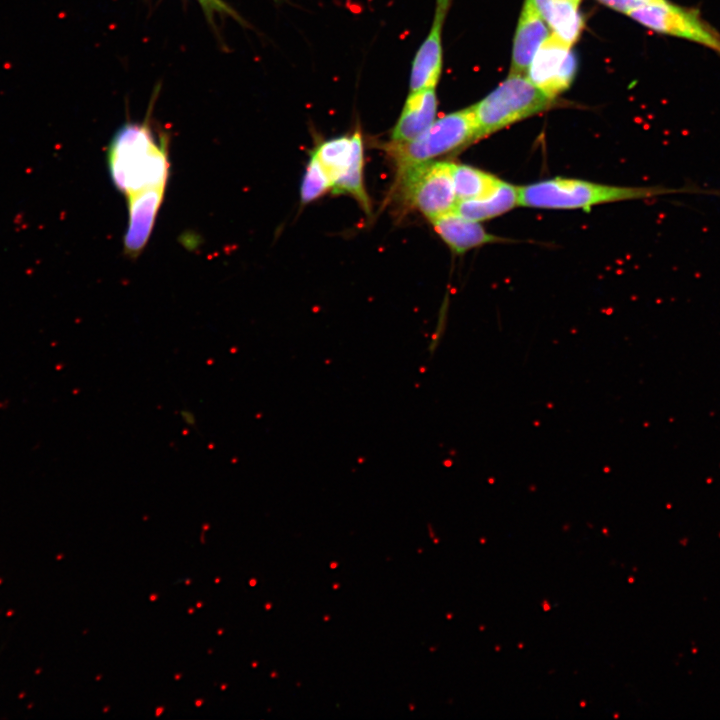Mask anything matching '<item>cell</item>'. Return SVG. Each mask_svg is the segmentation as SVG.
Instances as JSON below:
<instances>
[{
  "instance_id": "obj_1",
  "label": "cell",
  "mask_w": 720,
  "mask_h": 720,
  "mask_svg": "<svg viewBox=\"0 0 720 720\" xmlns=\"http://www.w3.org/2000/svg\"><path fill=\"white\" fill-rule=\"evenodd\" d=\"M107 161L114 186L127 198L145 190L166 188L168 142L156 139L147 122H126L113 135Z\"/></svg>"
},
{
  "instance_id": "obj_2",
  "label": "cell",
  "mask_w": 720,
  "mask_h": 720,
  "mask_svg": "<svg viewBox=\"0 0 720 720\" xmlns=\"http://www.w3.org/2000/svg\"><path fill=\"white\" fill-rule=\"evenodd\" d=\"M678 193H709L694 186L669 188L657 186H618L581 179L555 177L519 186L520 206L553 209L584 210L605 203L646 200Z\"/></svg>"
},
{
  "instance_id": "obj_3",
  "label": "cell",
  "mask_w": 720,
  "mask_h": 720,
  "mask_svg": "<svg viewBox=\"0 0 720 720\" xmlns=\"http://www.w3.org/2000/svg\"><path fill=\"white\" fill-rule=\"evenodd\" d=\"M477 141V125L472 106L444 115L413 140L384 145L397 171L434 161Z\"/></svg>"
},
{
  "instance_id": "obj_4",
  "label": "cell",
  "mask_w": 720,
  "mask_h": 720,
  "mask_svg": "<svg viewBox=\"0 0 720 720\" xmlns=\"http://www.w3.org/2000/svg\"><path fill=\"white\" fill-rule=\"evenodd\" d=\"M552 98L524 74H509L492 92L472 106L477 140L547 110Z\"/></svg>"
},
{
  "instance_id": "obj_5",
  "label": "cell",
  "mask_w": 720,
  "mask_h": 720,
  "mask_svg": "<svg viewBox=\"0 0 720 720\" xmlns=\"http://www.w3.org/2000/svg\"><path fill=\"white\" fill-rule=\"evenodd\" d=\"M402 199L429 220L455 209L458 202L452 163L430 161L398 173Z\"/></svg>"
},
{
  "instance_id": "obj_6",
  "label": "cell",
  "mask_w": 720,
  "mask_h": 720,
  "mask_svg": "<svg viewBox=\"0 0 720 720\" xmlns=\"http://www.w3.org/2000/svg\"><path fill=\"white\" fill-rule=\"evenodd\" d=\"M628 16L656 33L697 43L720 56V33L704 20L697 9L665 0L640 5L630 11Z\"/></svg>"
},
{
  "instance_id": "obj_7",
  "label": "cell",
  "mask_w": 720,
  "mask_h": 720,
  "mask_svg": "<svg viewBox=\"0 0 720 720\" xmlns=\"http://www.w3.org/2000/svg\"><path fill=\"white\" fill-rule=\"evenodd\" d=\"M571 47L550 33L526 71L528 79L552 99L567 90L575 78L577 61Z\"/></svg>"
},
{
  "instance_id": "obj_8",
  "label": "cell",
  "mask_w": 720,
  "mask_h": 720,
  "mask_svg": "<svg viewBox=\"0 0 720 720\" xmlns=\"http://www.w3.org/2000/svg\"><path fill=\"white\" fill-rule=\"evenodd\" d=\"M452 0H436L430 31L411 66L410 91L435 88L442 70V28Z\"/></svg>"
},
{
  "instance_id": "obj_9",
  "label": "cell",
  "mask_w": 720,
  "mask_h": 720,
  "mask_svg": "<svg viewBox=\"0 0 720 720\" xmlns=\"http://www.w3.org/2000/svg\"><path fill=\"white\" fill-rule=\"evenodd\" d=\"M164 193V188H154L128 197L129 219L124 249L129 256H137L148 242Z\"/></svg>"
},
{
  "instance_id": "obj_10",
  "label": "cell",
  "mask_w": 720,
  "mask_h": 720,
  "mask_svg": "<svg viewBox=\"0 0 720 720\" xmlns=\"http://www.w3.org/2000/svg\"><path fill=\"white\" fill-rule=\"evenodd\" d=\"M550 35L549 27L531 0H525L516 27L509 74H524L542 45Z\"/></svg>"
},
{
  "instance_id": "obj_11",
  "label": "cell",
  "mask_w": 720,
  "mask_h": 720,
  "mask_svg": "<svg viewBox=\"0 0 720 720\" xmlns=\"http://www.w3.org/2000/svg\"><path fill=\"white\" fill-rule=\"evenodd\" d=\"M437 106L435 88L410 91L392 129L391 142H407L422 134L435 121Z\"/></svg>"
},
{
  "instance_id": "obj_12",
  "label": "cell",
  "mask_w": 720,
  "mask_h": 720,
  "mask_svg": "<svg viewBox=\"0 0 720 720\" xmlns=\"http://www.w3.org/2000/svg\"><path fill=\"white\" fill-rule=\"evenodd\" d=\"M430 222L440 238L457 255L485 244L502 241L487 232L480 222L468 219L455 210L436 217Z\"/></svg>"
},
{
  "instance_id": "obj_13",
  "label": "cell",
  "mask_w": 720,
  "mask_h": 720,
  "mask_svg": "<svg viewBox=\"0 0 720 720\" xmlns=\"http://www.w3.org/2000/svg\"><path fill=\"white\" fill-rule=\"evenodd\" d=\"M517 206H520L519 186L502 180L487 196L459 200L454 210L468 219L481 222L498 217Z\"/></svg>"
},
{
  "instance_id": "obj_14",
  "label": "cell",
  "mask_w": 720,
  "mask_h": 720,
  "mask_svg": "<svg viewBox=\"0 0 720 720\" xmlns=\"http://www.w3.org/2000/svg\"><path fill=\"white\" fill-rule=\"evenodd\" d=\"M551 32L569 45L579 38L584 22L571 0H531Z\"/></svg>"
},
{
  "instance_id": "obj_15",
  "label": "cell",
  "mask_w": 720,
  "mask_h": 720,
  "mask_svg": "<svg viewBox=\"0 0 720 720\" xmlns=\"http://www.w3.org/2000/svg\"><path fill=\"white\" fill-rule=\"evenodd\" d=\"M355 142V132L319 144L312 152L331 181V187L349 167Z\"/></svg>"
},
{
  "instance_id": "obj_16",
  "label": "cell",
  "mask_w": 720,
  "mask_h": 720,
  "mask_svg": "<svg viewBox=\"0 0 720 720\" xmlns=\"http://www.w3.org/2000/svg\"><path fill=\"white\" fill-rule=\"evenodd\" d=\"M452 171L458 201L487 196L502 181L495 175L466 164L452 163Z\"/></svg>"
},
{
  "instance_id": "obj_17",
  "label": "cell",
  "mask_w": 720,
  "mask_h": 720,
  "mask_svg": "<svg viewBox=\"0 0 720 720\" xmlns=\"http://www.w3.org/2000/svg\"><path fill=\"white\" fill-rule=\"evenodd\" d=\"M331 190L336 194L344 193L351 195L358 201L362 209L370 213V200L363 183V142L359 130L355 131L351 163L344 174L333 182Z\"/></svg>"
},
{
  "instance_id": "obj_18",
  "label": "cell",
  "mask_w": 720,
  "mask_h": 720,
  "mask_svg": "<svg viewBox=\"0 0 720 720\" xmlns=\"http://www.w3.org/2000/svg\"><path fill=\"white\" fill-rule=\"evenodd\" d=\"M331 189V181L316 157L311 154L301 185V201L308 203L316 200Z\"/></svg>"
},
{
  "instance_id": "obj_19",
  "label": "cell",
  "mask_w": 720,
  "mask_h": 720,
  "mask_svg": "<svg viewBox=\"0 0 720 720\" xmlns=\"http://www.w3.org/2000/svg\"><path fill=\"white\" fill-rule=\"evenodd\" d=\"M209 20L212 21L216 14L229 15L237 18L233 9L223 0H197Z\"/></svg>"
},
{
  "instance_id": "obj_20",
  "label": "cell",
  "mask_w": 720,
  "mask_h": 720,
  "mask_svg": "<svg viewBox=\"0 0 720 720\" xmlns=\"http://www.w3.org/2000/svg\"><path fill=\"white\" fill-rule=\"evenodd\" d=\"M605 6L618 12L629 14L634 8L643 5L636 0H597Z\"/></svg>"
},
{
  "instance_id": "obj_21",
  "label": "cell",
  "mask_w": 720,
  "mask_h": 720,
  "mask_svg": "<svg viewBox=\"0 0 720 720\" xmlns=\"http://www.w3.org/2000/svg\"><path fill=\"white\" fill-rule=\"evenodd\" d=\"M640 4H653V3H661L665 0H636Z\"/></svg>"
},
{
  "instance_id": "obj_22",
  "label": "cell",
  "mask_w": 720,
  "mask_h": 720,
  "mask_svg": "<svg viewBox=\"0 0 720 720\" xmlns=\"http://www.w3.org/2000/svg\"><path fill=\"white\" fill-rule=\"evenodd\" d=\"M571 1H573L576 4H579L581 0H571Z\"/></svg>"
}]
</instances>
